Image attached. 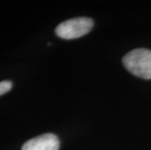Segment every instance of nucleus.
<instances>
[{"label":"nucleus","mask_w":151,"mask_h":150,"mask_svg":"<svg viewBox=\"0 0 151 150\" xmlns=\"http://www.w3.org/2000/svg\"><path fill=\"white\" fill-rule=\"evenodd\" d=\"M123 65L132 74L142 79H151V51L134 49L123 58Z\"/></svg>","instance_id":"f257e3e1"},{"label":"nucleus","mask_w":151,"mask_h":150,"mask_svg":"<svg viewBox=\"0 0 151 150\" xmlns=\"http://www.w3.org/2000/svg\"><path fill=\"white\" fill-rule=\"evenodd\" d=\"M94 22L89 18L70 19L60 24L56 28V34L63 39H75L86 35L92 29Z\"/></svg>","instance_id":"f03ea898"},{"label":"nucleus","mask_w":151,"mask_h":150,"mask_svg":"<svg viewBox=\"0 0 151 150\" xmlns=\"http://www.w3.org/2000/svg\"><path fill=\"white\" fill-rule=\"evenodd\" d=\"M59 148L58 136L54 133H44L24 142L22 150H59Z\"/></svg>","instance_id":"7ed1b4c3"},{"label":"nucleus","mask_w":151,"mask_h":150,"mask_svg":"<svg viewBox=\"0 0 151 150\" xmlns=\"http://www.w3.org/2000/svg\"><path fill=\"white\" fill-rule=\"evenodd\" d=\"M12 82L11 81H2L0 82V95L6 94L12 89Z\"/></svg>","instance_id":"20e7f679"}]
</instances>
